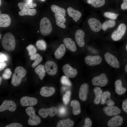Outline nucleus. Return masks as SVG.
I'll return each mask as SVG.
<instances>
[{"label": "nucleus", "mask_w": 127, "mask_h": 127, "mask_svg": "<svg viewBox=\"0 0 127 127\" xmlns=\"http://www.w3.org/2000/svg\"><path fill=\"white\" fill-rule=\"evenodd\" d=\"M1 43L3 48L8 52L13 51L16 47L14 36L11 33H7L4 35L2 39Z\"/></svg>", "instance_id": "f257e3e1"}, {"label": "nucleus", "mask_w": 127, "mask_h": 127, "mask_svg": "<svg viewBox=\"0 0 127 127\" xmlns=\"http://www.w3.org/2000/svg\"><path fill=\"white\" fill-rule=\"evenodd\" d=\"M27 71L24 67L21 66L16 67L12 78L11 83L14 86H17L21 83L22 79L26 75Z\"/></svg>", "instance_id": "f03ea898"}, {"label": "nucleus", "mask_w": 127, "mask_h": 127, "mask_svg": "<svg viewBox=\"0 0 127 127\" xmlns=\"http://www.w3.org/2000/svg\"><path fill=\"white\" fill-rule=\"evenodd\" d=\"M25 111L26 114L29 117L28 121L29 125L36 126L40 123V118L36 115L35 109L33 107L31 106L27 107L25 110Z\"/></svg>", "instance_id": "7ed1b4c3"}, {"label": "nucleus", "mask_w": 127, "mask_h": 127, "mask_svg": "<svg viewBox=\"0 0 127 127\" xmlns=\"http://www.w3.org/2000/svg\"><path fill=\"white\" fill-rule=\"evenodd\" d=\"M127 30V26L124 23L120 24L117 29L112 33L111 37L112 39L115 41H118L123 37L126 33Z\"/></svg>", "instance_id": "20e7f679"}, {"label": "nucleus", "mask_w": 127, "mask_h": 127, "mask_svg": "<svg viewBox=\"0 0 127 127\" xmlns=\"http://www.w3.org/2000/svg\"><path fill=\"white\" fill-rule=\"evenodd\" d=\"M52 30V24L49 19L46 17L42 18L40 24V30L41 34L44 36L48 35Z\"/></svg>", "instance_id": "39448f33"}, {"label": "nucleus", "mask_w": 127, "mask_h": 127, "mask_svg": "<svg viewBox=\"0 0 127 127\" xmlns=\"http://www.w3.org/2000/svg\"><path fill=\"white\" fill-rule=\"evenodd\" d=\"M108 81V79L106 74L103 73L100 75L94 77L91 82L94 86L104 87L106 85Z\"/></svg>", "instance_id": "423d86ee"}, {"label": "nucleus", "mask_w": 127, "mask_h": 127, "mask_svg": "<svg viewBox=\"0 0 127 127\" xmlns=\"http://www.w3.org/2000/svg\"><path fill=\"white\" fill-rule=\"evenodd\" d=\"M16 108V103L12 100H5L0 106V111L8 110L11 112L15 111Z\"/></svg>", "instance_id": "0eeeda50"}, {"label": "nucleus", "mask_w": 127, "mask_h": 127, "mask_svg": "<svg viewBox=\"0 0 127 127\" xmlns=\"http://www.w3.org/2000/svg\"><path fill=\"white\" fill-rule=\"evenodd\" d=\"M57 112L56 108L53 107L49 108L40 109L38 113L42 117L45 118L48 115L51 117H54L56 114Z\"/></svg>", "instance_id": "6e6552de"}, {"label": "nucleus", "mask_w": 127, "mask_h": 127, "mask_svg": "<svg viewBox=\"0 0 127 127\" xmlns=\"http://www.w3.org/2000/svg\"><path fill=\"white\" fill-rule=\"evenodd\" d=\"M104 58L107 62L113 68H118L120 67L119 62L116 57L109 52L104 55Z\"/></svg>", "instance_id": "1a4fd4ad"}, {"label": "nucleus", "mask_w": 127, "mask_h": 127, "mask_svg": "<svg viewBox=\"0 0 127 127\" xmlns=\"http://www.w3.org/2000/svg\"><path fill=\"white\" fill-rule=\"evenodd\" d=\"M44 67L46 72L48 75H53L56 73L58 67L57 64L54 62L51 61H47L45 64Z\"/></svg>", "instance_id": "9d476101"}, {"label": "nucleus", "mask_w": 127, "mask_h": 127, "mask_svg": "<svg viewBox=\"0 0 127 127\" xmlns=\"http://www.w3.org/2000/svg\"><path fill=\"white\" fill-rule=\"evenodd\" d=\"M62 69L65 75L68 78H74L76 76L77 74V70L72 67L68 64H66L63 65Z\"/></svg>", "instance_id": "9b49d317"}, {"label": "nucleus", "mask_w": 127, "mask_h": 127, "mask_svg": "<svg viewBox=\"0 0 127 127\" xmlns=\"http://www.w3.org/2000/svg\"><path fill=\"white\" fill-rule=\"evenodd\" d=\"M88 23L90 29L94 32H99L101 28L102 24L101 22L96 18H90L88 20Z\"/></svg>", "instance_id": "f8f14e48"}, {"label": "nucleus", "mask_w": 127, "mask_h": 127, "mask_svg": "<svg viewBox=\"0 0 127 127\" xmlns=\"http://www.w3.org/2000/svg\"><path fill=\"white\" fill-rule=\"evenodd\" d=\"M87 65L93 66L100 63L102 61V58L99 56H86L84 59Z\"/></svg>", "instance_id": "ddd939ff"}, {"label": "nucleus", "mask_w": 127, "mask_h": 127, "mask_svg": "<svg viewBox=\"0 0 127 127\" xmlns=\"http://www.w3.org/2000/svg\"><path fill=\"white\" fill-rule=\"evenodd\" d=\"M37 102L36 98L26 96L22 97L20 100L21 105L23 107L33 106L37 104Z\"/></svg>", "instance_id": "4468645a"}, {"label": "nucleus", "mask_w": 127, "mask_h": 127, "mask_svg": "<svg viewBox=\"0 0 127 127\" xmlns=\"http://www.w3.org/2000/svg\"><path fill=\"white\" fill-rule=\"evenodd\" d=\"M123 122V118L119 115H115L108 122L107 125L109 127H117L121 126Z\"/></svg>", "instance_id": "2eb2a0df"}, {"label": "nucleus", "mask_w": 127, "mask_h": 127, "mask_svg": "<svg viewBox=\"0 0 127 127\" xmlns=\"http://www.w3.org/2000/svg\"><path fill=\"white\" fill-rule=\"evenodd\" d=\"M104 113L108 116H112L119 114L121 112L120 109L116 106H107L103 108Z\"/></svg>", "instance_id": "dca6fc26"}, {"label": "nucleus", "mask_w": 127, "mask_h": 127, "mask_svg": "<svg viewBox=\"0 0 127 127\" xmlns=\"http://www.w3.org/2000/svg\"><path fill=\"white\" fill-rule=\"evenodd\" d=\"M111 94L110 92L108 91H106L103 92L100 102L102 105L106 103L107 106H113L115 104L114 101L111 99Z\"/></svg>", "instance_id": "f3484780"}, {"label": "nucleus", "mask_w": 127, "mask_h": 127, "mask_svg": "<svg viewBox=\"0 0 127 127\" xmlns=\"http://www.w3.org/2000/svg\"><path fill=\"white\" fill-rule=\"evenodd\" d=\"M85 34L84 31L81 29L78 30L75 34V40L78 46L81 47L85 44L84 38Z\"/></svg>", "instance_id": "a211bd4d"}, {"label": "nucleus", "mask_w": 127, "mask_h": 127, "mask_svg": "<svg viewBox=\"0 0 127 127\" xmlns=\"http://www.w3.org/2000/svg\"><path fill=\"white\" fill-rule=\"evenodd\" d=\"M89 86L88 84L84 83L81 86L79 91V96L82 101H85L87 99Z\"/></svg>", "instance_id": "6ab92c4d"}, {"label": "nucleus", "mask_w": 127, "mask_h": 127, "mask_svg": "<svg viewBox=\"0 0 127 127\" xmlns=\"http://www.w3.org/2000/svg\"><path fill=\"white\" fill-rule=\"evenodd\" d=\"M67 11L69 16L71 17L76 22L79 20L82 16V14L80 12L71 7H69Z\"/></svg>", "instance_id": "aec40b11"}, {"label": "nucleus", "mask_w": 127, "mask_h": 127, "mask_svg": "<svg viewBox=\"0 0 127 127\" xmlns=\"http://www.w3.org/2000/svg\"><path fill=\"white\" fill-rule=\"evenodd\" d=\"M63 43L66 48L72 52H75L76 50V47L75 42L69 38H66L63 40Z\"/></svg>", "instance_id": "412c9836"}, {"label": "nucleus", "mask_w": 127, "mask_h": 127, "mask_svg": "<svg viewBox=\"0 0 127 127\" xmlns=\"http://www.w3.org/2000/svg\"><path fill=\"white\" fill-rule=\"evenodd\" d=\"M55 91V89L53 87L44 86L41 88L40 93L42 96L48 97L53 94Z\"/></svg>", "instance_id": "4be33fe9"}, {"label": "nucleus", "mask_w": 127, "mask_h": 127, "mask_svg": "<svg viewBox=\"0 0 127 127\" xmlns=\"http://www.w3.org/2000/svg\"><path fill=\"white\" fill-rule=\"evenodd\" d=\"M11 23V18L8 15L4 14H0V27L4 28L7 27L10 25Z\"/></svg>", "instance_id": "5701e85b"}, {"label": "nucleus", "mask_w": 127, "mask_h": 127, "mask_svg": "<svg viewBox=\"0 0 127 127\" xmlns=\"http://www.w3.org/2000/svg\"><path fill=\"white\" fill-rule=\"evenodd\" d=\"M93 91L95 95L94 103L95 104L98 105L101 102L103 93V91L100 87H96L94 88Z\"/></svg>", "instance_id": "b1692460"}, {"label": "nucleus", "mask_w": 127, "mask_h": 127, "mask_svg": "<svg viewBox=\"0 0 127 127\" xmlns=\"http://www.w3.org/2000/svg\"><path fill=\"white\" fill-rule=\"evenodd\" d=\"M115 91L119 95L124 94L126 91V89L122 86L121 80L120 79L116 80L115 82Z\"/></svg>", "instance_id": "393cba45"}, {"label": "nucleus", "mask_w": 127, "mask_h": 127, "mask_svg": "<svg viewBox=\"0 0 127 127\" xmlns=\"http://www.w3.org/2000/svg\"><path fill=\"white\" fill-rule=\"evenodd\" d=\"M56 24L59 27L64 29L66 28L64 23L66 19L65 17L60 14L55 13L54 15Z\"/></svg>", "instance_id": "a878e982"}, {"label": "nucleus", "mask_w": 127, "mask_h": 127, "mask_svg": "<svg viewBox=\"0 0 127 127\" xmlns=\"http://www.w3.org/2000/svg\"><path fill=\"white\" fill-rule=\"evenodd\" d=\"M70 105L72 108V112L74 115H76L80 113V105L79 102L78 100H73L71 101Z\"/></svg>", "instance_id": "bb28decb"}, {"label": "nucleus", "mask_w": 127, "mask_h": 127, "mask_svg": "<svg viewBox=\"0 0 127 127\" xmlns=\"http://www.w3.org/2000/svg\"><path fill=\"white\" fill-rule=\"evenodd\" d=\"M74 124V122L69 119H62L57 123V127H72Z\"/></svg>", "instance_id": "cd10ccee"}, {"label": "nucleus", "mask_w": 127, "mask_h": 127, "mask_svg": "<svg viewBox=\"0 0 127 127\" xmlns=\"http://www.w3.org/2000/svg\"><path fill=\"white\" fill-rule=\"evenodd\" d=\"M65 46L63 44H61L56 50L55 53V56L56 59H60L64 55L66 51Z\"/></svg>", "instance_id": "c85d7f7f"}, {"label": "nucleus", "mask_w": 127, "mask_h": 127, "mask_svg": "<svg viewBox=\"0 0 127 127\" xmlns=\"http://www.w3.org/2000/svg\"><path fill=\"white\" fill-rule=\"evenodd\" d=\"M35 72L38 75L41 80H42L45 75L46 71L44 69V66L40 64L35 69Z\"/></svg>", "instance_id": "c756f323"}, {"label": "nucleus", "mask_w": 127, "mask_h": 127, "mask_svg": "<svg viewBox=\"0 0 127 127\" xmlns=\"http://www.w3.org/2000/svg\"><path fill=\"white\" fill-rule=\"evenodd\" d=\"M18 5L19 9L21 10L33 8L37 6L36 3H33L20 2L18 3Z\"/></svg>", "instance_id": "7c9ffc66"}, {"label": "nucleus", "mask_w": 127, "mask_h": 127, "mask_svg": "<svg viewBox=\"0 0 127 127\" xmlns=\"http://www.w3.org/2000/svg\"><path fill=\"white\" fill-rule=\"evenodd\" d=\"M42 57L39 54H35L30 57V59L31 60H34V62L31 65L33 68H34L38 65L42 60Z\"/></svg>", "instance_id": "2f4dec72"}, {"label": "nucleus", "mask_w": 127, "mask_h": 127, "mask_svg": "<svg viewBox=\"0 0 127 127\" xmlns=\"http://www.w3.org/2000/svg\"><path fill=\"white\" fill-rule=\"evenodd\" d=\"M51 8L52 11L55 13L61 15L65 17L66 11L64 8L60 7L55 5H52L51 6Z\"/></svg>", "instance_id": "473e14b6"}, {"label": "nucleus", "mask_w": 127, "mask_h": 127, "mask_svg": "<svg viewBox=\"0 0 127 127\" xmlns=\"http://www.w3.org/2000/svg\"><path fill=\"white\" fill-rule=\"evenodd\" d=\"M115 21L113 20H107L102 24V29L103 31L106 30L107 29L114 27L116 24Z\"/></svg>", "instance_id": "72a5a7b5"}, {"label": "nucleus", "mask_w": 127, "mask_h": 127, "mask_svg": "<svg viewBox=\"0 0 127 127\" xmlns=\"http://www.w3.org/2000/svg\"><path fill=\"white\" fill-rule=\"evenodd\" d=\"M36 10L34 8L30 9L21 10L18 13V14L20 16L25 15L33 16L36 13Z\"/></svg>", "instance_id": "f704fd0d"}, {"label": "nucleus", "mask_w": 127, "mask_h": 127, "mask_svg": "<svg viewBox=\"0 0 127 127\" xmlns=\"http://www.w3.org/2000/svg\"><path fill=\"white\" fill-rule=\"evenodd\" d=\"M36 45L38 49L40 50L45 51L47 48V45L45 42L42 40H37Z\"/></svg>", "instance_id": "c9c22d12"}, {"label": "nucleus", "mask_w": 127, "mask_h": 127, "mask_svg": "<svg viewBox=\"0 0 127 127\" xmlns=\"http://www.w3.org/2000/svg\"><path fill=\"white\" fill-rule=\"evenodd\" d=\"M105 0H93L91 4L95 8H99L103 6L105 4Z\"/></svg>", "instance_id": "e433bc0d"}, {"label": "nucleus", "mask_w": 127, "mask_h": 127, "mask_svg": "<svg viewBox=\"0 0 127 127\" xmlns=\"http://www.w3.org/2000/svg\"><path fill=\"white\" fill-rule=\"evenodd\" d=\"M26 48L28 52L29 55L30 56L36 54L37 52L36 48L32 44H30L27 46Z\"/></svg>", "instance_id": "4c0bfd02"}, {"label": "nucleus", "mask_w": 127, "mask_h": 127, "mask_svg": "<svg viewBox=\"0 0 127 127\" xmlns=\"http://www.w3.org/2000/svg\"><path fill=\"white\" fill-rule=\"evenodd\" d=\"M104 15L106 17L112 20H115L119 16V14L112 12H106L104 13Z\"/></svg>", "instance_id": "58836bf2"}, {"label": "nucleus", "mask_w": 127, "mask_h": 127, "mask_svg": "<svg viewBox=\"0 0 127 127\" xmlns=\"http://www.w3.org/2000/svg\"><path fill=\"white\" fill-rule=\"evenodd\" d=\"M71 92L70 91H67L63 96V100L64 104L67 105L70 100Z\"/></svg>", "instance_id": "ea45409f"}, {"label": "nucleus", "mask_w": 127, "mask_h": 127, "mask_svg": "<svg viewBox=\"0 0 127 127\" xmlns=\"http://www.w3.org/2000/svg\"><path fill=\"white\" fill-rule=\"evenodd\" d=\"M60 81L61 83L63 85L71 86V83L68 78L65 75H63L61 77Z\"/></svg>", "instance_id": "a19ab883"}, {"label": "nucleus", "mask_w": 127, "mask_h": 127, "mask_svg": "<svg viewBox=\"0 0 127 127\" xmlns=\"http://www.w3.org/2000/svg\"><path fill=\"white\" fill-rule=\"evenodd\" d=\"M12 74V72L9 68H8L5 69L2 75L3 78L5 79H9Z\"/></svg>", "instance_id": "79ce46f5"}, {"label": "nucleus", "mask_w": 127, "mask_h": 127, "mask_svg": "<svg viewBox=\"0 0 127 127\" xmlns=\"http://www.w3.org/2000/svg\"><path fill=\"white\" fill-rule=\"evenodd\" d=\"M85 124L83 127H91L92 125V122L91 119L88 117L86 118L85 120Z\"/></svg>", "instance_id": "37998d69"}, {"label": "nucleus", "mask_w": 127, "mask_h": 127, "mask_svg": "<svg viewBox=\"0 0 127 127\" xmlns=\"http://www.w3.org/2000/svg\"><path fill=\"white\" fill-rule=\"evenodd\" d=\"M120 5V8L123 10H127V0H122Z\"/></svg>", "instance_id": "c03bdc74"}, {"label": "nucleus", "mask_w": 127, "mask_h": 127, "mask_svg": "<svg viewBox=\"0 0 127 127\" xmlns=\"http://www.w3.org/2000/svg\"><path fill=\"white\" fill-rule=\"evenodd\" d=\"M23 125L19 123H13L8 125L5 127H23Z\"/></svg>", "instance_id": "a18cd8bd"}, {"label": "nucleus", "mask_w": 127, "mask_h": 127, "mask_svg": "<svg viewBox=\"0 0 127 127\" xmlns=\"http://www.w3.org/2000/svg\"><path fill=\"white\" fill-rule=\"evenodd\" d=\"M122 107L123 110L127 113V98L123 101Z\"/></svg>", "instance_id": "49530a36"}, {"label": "nucleus", "mask_w": 127, "mask_h": 127, "mask_svg": "<svg viewBox=\"0 0 127 127\" xmlns=\"http://www.w3.org/2000/svg\"><path fill=\"white\" fill-rule=\"evenodd\" d=\"M7 60V56L3 53H0V62H4L5 61Z\"/></svg>", "instance_id": "de8ad7c7"}, {"label": "nucleus", "mask_w": 127, "mask_h": 127, "mask_svg": "<svg viewBox=\"0 0 127 127\" xmlns=\"http://www.w3.org/2000/svg\"><path fill=\"white\" fill-rule=\"evenodd\" d=\"M59 113L61 115H64L65 114L66 112V109L64 107H60L59 109Z\"/></svg>", "instance_id": "09e8293b"}, {"label": "nucleus", "mask_w": 127, "mask_h": 127, "mask_svg": "<svg viewBox=\"0 0 127 127\" xmlns=\"http://www.w3.org/2000/svg\"><path fill=\"white\" fill-rule=\"evenodd\" d=\"M6 66V64L4 63L0 62V70L1 71L3 69L4 67Z\"/></svg>", "instance_id": "8fccbe9b"}, {"label": "nucleus", "mask_w": 127, "mask_h": 127, "mask_svg": "<svg viewBox=\"0 0 127 127\" xmlns=\"http://www.w3.org/2000/svg\"><path fill=\"white\" fill-rule=\"evenodd\" d=\"M25 1L26 3H32V0H25Z\"/></svg>", "instance_id": "3c124183"}, {"label": "nucleus", "mask_w": 127, "mask_h": 127, "mask_svg": "<svg viewBox=\"0 0 127 127\" xmlns=\"http://www.w3.org/2000/svg\"><path fill=\"white\" fill-rule=\"evenodd\" d=\"M93 0H87V2L89 4H91V2Z\"/></svg>", "instance_id": "603ef678"}, {"label": "nucleus", "mask_w": 127, "mask_h": 127, "mask_svg": "<svg viewBox=\"0 0 127 127\" xmlns=\"http://www.w3.org/2000/svg\"><path fill=\"white\" fill-rule=\"evenodd\" d=\"M125 70L126 72L127 73V64L126 65L125 68Z\"/></svg>", "instance_id": "864d4df0"}, {"label": "nucleus", "mask_w": 127, "mask_h": 127, "mask_svg": "<svg viewBox=\"0 0 127 127\" xmlns=\"http://www.w3.org/2000/svg\"><path fill=\"white\" fill-rule=\"evenodd\" d=\"M2 80V78L1 77H0V85L1 84V83Z\"/></svg>", "instance_id": "5fc2aeb1"}, {"label": "nucleus", "mask_w": 127, "mask_h": 127, "mask_svg": "<svg viewBox=\"0 0 127 127\" xmlns=\"http://www.w3.org/2000/svg\"><path fill=\"white\" fill-rule=\"evenodd\" d=\"M126 50L127 51V43L126 45Z\"/></svg>", "instance_id": "6e6d98bb"}, {"label": "nucleus", "mask_w": 127, "mask_h": 127, "mask_svg": "<svg viewBox=\"0 0 127 127\" xmlns=\"http://www.w3.org/2000/svg\"><path fill=\"white\" fill-rule=\"evenodd\" d=\"M0 39L1 38V34H0Z\"/></svg>", "instance_id": "4d7b16f0"}, {"label": "nucleus", "mask_w": 127, "mask_h": 127, "mask_svg": "<svg viewBox=\"0 0 127 127\" xmlns=\"http://www.w3.org/2000/svg\"><path fill=\"white\" fill-rule=\"evenodd\" d=\"M0 6L1 5V0H0Z\"/></svg>", "instance_id": "13d9d810"}, {"label": "nucleus", "mask_w": 127, "mask_h": 127, "mask_svg": "<svg viewBox=\"0 0 127 127\" xmlns=\"http://www.w3.org/2000/svg\"><path fill=\"white\" fill-rule=\"evenodd\" d=\"M43 0V1H44V0Z\"/></svg>", "instance_id": "bf43d9fd"}]
</instances>
